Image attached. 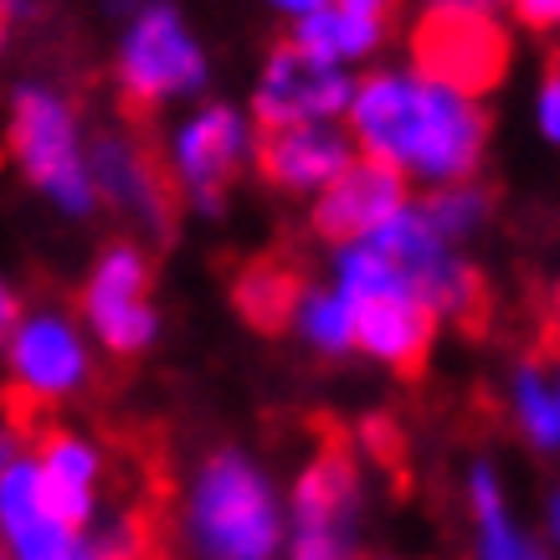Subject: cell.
Segmentation results:
<instances>
[{
  "instance_id": "obj_22",
  "label": "cell",
  "mask_w": 560,
  "mask_h": 560,
  "mask_svg": "<svg viewBox=\"0 0 560 560\" xmlns=\"http://www.w3.org/2000/svg\"><path fill=\"white\" fill-rule=\"evenodd\" d=\"M299 293H304V283H299L289 268H278V262H253V268H242L232 299H237L242 319L257 324V329H289Z\"/></svg>"
},
{
  "instance_id": "obj_5",
  "label": "cell",
  "mask_w": 560,
  "mask_h": 560,
  "mask_svg": "<svg viewBox=\"0 0 560 560\" xmlns=\"http://www.w3.org/2000/svg\"><path fill=\"white\" fill-rule=\"evenodd\" d=\"M262 129L253 108L226 98H201L171 124L165 135V175L175 186V201L196 217H221L226 190L242 180L247 165H257Z\"/></svg>"
},
{
  "instance_id": "obj_8",
  "label": "cell",
  "mask_w": 560,
  "mask_h": 560,
  "mask_svg": "<svg viewBox=\"0 0 560 560\" xmlns=\"http://www.w3.org/2000/svg\"><path fill=\"white\" fill-rule=\"evenodd\" d=\"M154 268L150 253L139 242H108L78 293V314H83L88 335L98 340V350L119 360H135L154 350L160 340V304H154Z\"/></svg>"
},
{
  "instance_id": "obj_14",
  "label": "cell",
  "mask_w": 560,
  "mask_h": 560,
  "mask_svg": "<svg viewBox=\"0 0 560 560\" xmlns=\"http://www.w3.org/2000/svg\"><path fill=\"white\" fill-rule=\"evenodd\" d=\"M360 160L355 139L345 124H293V129H272L262 135L257 150V171L272 190L283 196H324L350 165Z\"/></svg>"
},
{
  "instance_id": "obj_33",
  "label": "cell",
  "mask_w": 560,
  "mask_h": 560,
  "mask_svg": "<svg viewBox=\"0 0 560 560\" xmlns=\"http://www.w3.org/2000/svg\"><path fill=\"white\" fill-rule=\"evenodd\" d=\"M365 560H407V556H365Z\"/></svg>"
},
{
  "instance_id": "obj_31",
  "label": "cell",
  "mask_w": 560,
  "mask_h": 560,
  "mask_svg": "<svg viewBox=\"0 0 560 560\" xmlns=\"http://www.w3.org/2000/svg\"><path fill=\"white\" fill-rule=\"evenodd\" d=\"M550 319H556V329H560V272H556V283H550Z\"/></svg>"
},
{
  "instance_id": "obj_30",
  "label": "cell",
  "mask_w": 560,
  "mask_h": 560,
  "mask_svg": "<svg viewBox=\"0 0 560 560\" xmlns=\"http://www.w3.org/2000/svg\"><path fill=\"white\" fill-rule=\"evenodd\" d=\"M5 21H32V0H5Z\"/></svg>"
},
{
  "instance_id": "obj_2",
  "label": "cell",
  "mask_w": 560,
  "mask_h": 560,
  "mask_svg": "<svg viewBox=\"0 0 560 560\" xmlns=\"http://www.w3.org/2000/svg\"><path fill=\"white\" fill-rule=\"evenodd\" d=\"M175 525L190 560H283L289 489L247 447H211L180 483Z\"/></svg>"
},
{
  "instance_id": "obj_23",
  "label": "cell",
  "mask_w": 560,
  "mask_h": 560,
  "mask_svg": "<svg viewBox=\"0 0 560 560\" xmlns=\"http://www.w3.org/2000/svg\"><path fill=\"white\" fill-rule=\"evenodd\" d=\"M422 201V211L432 217V226H438L447 242H458V247H468V242L489 226V190L478 186V180H458V186H438V190H422L417 196Z\"/></svg>"
},
{
  "instance_id": "obj_24",
  "label": "cell",
  "mask_w": 560,
  "mask_h": 560,
  "mask_svg": "<svg viewBox=\"0 0 560 560\" xmlns=\"http://www.w3.org/2000/svg\"><path fill=\"white\" fill-rule=\"evenodd\" d=\"M93 540H98L103 560H144L150 556V540H144V525L135 514H103L93 525Z\"/></svg>"
},
{
  "instance_id": "obj_18",
  "label": "cell",
  "mask_w": 560,
  "mask_h": 560,
  "mask_svg": "<svg viewBox=\"0 0 560 560\" xmlns=\"http://www.w3.org/2000/svg\"><path fill=\"white\" fill-rule=\"evenodd\" d=\"M350 304H355L360 355L371 360V365L411 375L432 355V340H438L442 319L417 293H375V299H350Z\"/></svg>"
},
{
  "instance_id": "obj_16",
  "label": "cell",
  "mask_w": 560,
  "mask_h": 560,
  "mask_svg": "<svg viewBox=\"0 0 560 560\" xmlns=\"http://www.w3.org/2000/svg\"><path fill=\"white\" fill-rule=\"evenodd\" d=\"M36 474L47 510L72 520V525L93 529L103 520V474H108V453L98 438H88L83 427H47L32 442Z\"/></svg>"
},
{
  "instance_id": "obj_27",
  "label": "cell",
  "mask_w": 560,
  "mask_h": 560,
  "mask_svg": "<svg viewBox=\"0 0 560 560\" xmlns=\"http://www.w3.org/2000/svg\"><path fill=\"white\" fill-rule=\"evenodd\" d=\"M510 11L525 32L560 36V0H510Z\"/></svg>"
},
{
  "instance_id": "obj_32",
  "label": "cell",
  "mask_w": 560,
  "mask_h": 560,
  "mask_svg": "<svg viewBox=\"0 0 560 560\" xmlns=\"http://www.w3.org/2000/svg\"><path fill=\"white\" fill-rule=\"evenodd\" d=\"M355 5H371V11H386L390 16V5H396V0H355Z\"/></svg>"
},
{
  "instance_id": "obj_29",
  "label": "cell",
  "mask_w": 560,
  "mask_h": 560,
  "mask_svg": "<svg viewBox=\"0 0 560 560\" xmlns=\"http://www.w3.org/2000/svg\"><path fill=\"white\" fill-rule=\"evenodd\" d=\"M545 535H550V545H556V556H560V489L545 499Z\"/></svg>"
},
{
  "instance_id": "obj_15",
  "label": "cell",
  "mask_w": 560,
  "mask_h": 560,
  "mask_svg": "<svg viewBox=\"0 0 560 560\" xmlns=\"http://www.w3.org/2000/svg\"><path fill=\"white\" fill-rule=\"evenodd\" d=\"M411 62L438 72L468 93H489L510 68V42L499 21H463V16H422L411 32Z\"/></svg>"
},
{
  "instance_id": "obj_1",
  "label": "cell",
  "mask_w": 560,
  "mask_h": 560,
  "mask_svg": "<svg viewBox=\"0 0 560 560\" xmlns=\"http://www.w3.org/2000/svg\"><path fill=\"white\" fill-rule=\"evenodd\" d=\"M345 129H350L365 160L390 165L411 190L474 180L483 154H489L483 98L438 78V72H427L411 57L360 72Z\"/></svg>"
},
{
  "instance_id": "obj_20",
  "label": "cell",
  "mask_w": 560,
  "mask_h": 560,
  "mask_svg": "<svg viewBox=\"0 0 560 560\" xmlns=\"http://www.w3.org/2000/svg\"><path fill=\"white\" fill-rule=\"evenodd\" d=\"M504 407L525 447L540 458H560V360H514L504 375Z\"/></svg>"
},
{
  "instance_id": "obj_25",
  "label": "cell",
  "mask_w": 560,
  "mask_h": 560,
  "mask_svg": "<svg viewBox=\"0 0 560 560\" xmlns=\"http://www.w3.org/2000/svg\"><path fill=\"white\" fill-rule=\"evenodd\" d=\"M529 119H535V135H540L550 150H560V57L540 72V83H535Z\"/></svg>"
},
{
  "instance_id": "obj_26",
  "label": "cell",
  "mask_w": 560,
  "mask_h": 560,
  "mask_svg": "<svg viewBox=\"0 0 560 560\" xmlns=\"http://www.w3.org/2000/svg\"><path fill=\"white\" fill-rule=\"evenodd\" d=\"M422 16H463V21H499L510 0H417Z\"/></svg>"
},
{
  "instance_id": "obj_10",
  "label": "cell",
  "mask_w": 560,
  "mask_h": 560,
  "mask_svg": "<svg viewBox=\"0 0 560 560\" xmlns=\"http://www.w3.org/2000/svg\"><path fill=\"white\" fill-rule=\"evenodd\" d=\"M0 550L5 560H103L93 529L47 510L36 453L16 438L0 447Z\"/></svg>"
},
{
  "instance_id": "obj_28",
  "label": "cell",
  "mask_w": 560,
  "mask_h": 560,
  "mask_svg": "<svg viewBox=\"0 0 560 560\" xmlns=\"http://www.w3.org/2000/svg\"><path fill=\"white\" fill-rule=\"evenodd\" d=\"M329 0H262V11H272V16H283L293 26V21H304L314 16V11H324Z\"/></svg>"
},
{
  "instance_id": "obj_9",
  "label": "cell",
  "mask_w": 560,
  "mask_h": 560,
  "mask_svg": "<svg viewBox=\"0 0 560 560\" xmlns=\"http://www.w3.org/2000/svg\"><path fill=\"white\" fill-rule=\"evenodd\" d=\"M360 72L345 68H324L308 51H299L293 42L262 57V68L253 78V119L262 135L272 129H293V124H345L350 119V103H355Z\"/></svg>"
},
{
  "instance_id": "obj_4",
  "label": "cell",
  "mask_w": 560,
  "mask_h": 560,
  "mask_svg": "<svg viewBox=\"0 0 560 560\" xmlns=\"http://www.w3.org/2000/svg\"><path fill=\"white\" fill-rule=\"evenodd\" d=\"M119 42H114V88L129 108H171L201 103L211 83V57L196 26L175 0H114Z\"/></svg>"
},
{
  "instance_id": "obj_3",
  "label": "cell",
  "mask_w": 560,
  "mask_h": 560,
  "mask_svg": "<svg viewBox=\"0 0 560 560\" xmlns=\"http://www.w3.org/2000/svg\"><path fill=\"white\" fill-rule=\"evenodd\" d=\"M5 144L21 180L68 221H88L103 206L98 175H93V139L62 88L16 83L5 108Z\"/></svg>"
},
{
  "instance_id": "obj_11",
  "label": "cell",
  "mask_w": 560,
  "mask_h": 560,
  "mask_svg": "<svg viewBox=\"0 0 560 560\" xmlns=\"http://www.w3.org/2000/svg\"><path fill=\"white\" fill-rule=\"evenodd\" d=\"M365 242H375L386 257H396V268L407 272L411 289L432 304L438 319H468L478 308V293H483L478 289V268L468 262V253H463L458 242H447L438 226H432L422 201L401 206V211Z\"/></svg>"
},
{
  "instance_id": "obj_17",
  "label": "cell",
  "mask_w": 560,
  "mask_h": 560,
  "mask_svg": "<svg viewBox=\"0 0 560 560\" xmlns=\"http://www.w3.org/2000/svg\"><path fill=\"white\" fill-rule=\"evenodd\" d=\"M463 510H468V560H560L550 545L514 514L510 483L489 458H474L463 474Z\"/></svg>"
},
{
  "instance_id": "obj_21",
  "label": "cell",
  "mask_w": 560,
  "mask_h": 560,
  "mask_svg": "<svg viewBox=\"0 0 560 560\" xmlns=\"http://www.w3.org/2000/svg\"><path fill=\"white\" fill-rule=\"evenodd\" d=\"M289 335L304 345L308 355L319 360H345L360 355V335H355V304L345 299L329 278L324 283H304L299 304H293Z\"/></svg>"
},
{
  "instance_id": "obj_7",
  "label": "cell",
  "mask_w": 560,
  "mask_h": 560,
  "mask_svg": "<svg viewBox=\"0 0 560 560\" xmlns=\"http://www.w3.org/2000/svg\"><path fill=\"white\" fill-rule=\"evenodd\" d=\"M98 340L88 335L83 314L57 304L26 308L16 324L0 329V360H5V386L26 407H68L93 386V360Z\"/></svg>"
},
{
  "instance_id": "obj_12",
  "label": "cell",
  "mask_w": 560,
  "mask_h": 560,
  "mask_svg": "<svg viewBox=\"0 0 560 560\" xmlns=\"http://www.w3.org/2000/svg\"><path fill=\"white\" fill-rule=\"evenodd\" d=\"M93 175H98L103 206H114L124 221H135L144 237H165L175 221V186L165 160H154L129 129H98L93 135Z\"/></svg>"
},
{
  "instance_id": "obj_6",
  "label": "cell",
  "mask_w": 560,
  "mask_h": 560,
  "mask_svg": "<svg viewBox=\"0 0 560 560\" xmlns=\"http://www.w3.org/2000/svg\"><path fill=\"white\" fill-rule=\"evenodd\" d=\"M283 560H365V474L350 447H319L293 474Z\"/></svg>"
},
{
  "instance_id": "obj_19",
  "label": "cell",
  "mask_w": 560,
  "mask_h": 560,
  "mask_svg": "<svg viewBox=\"0 0 560 560\" xmlns=\"http://www.w3.org/2000/svg\"><path fill=\"white\" fill-rule=\"evenodd\" d=\"M386 26H390L386 11H371V5H355V0H329L324 11L293 21L289 42L299 51H308L314 62H324V68L355 72L386 47Z\"/></svg>"
},
{
  "instance_id": "obj_13",
  "label": "cell",
  "mask_w": 560,
  "mask_h": 560,
  "mask_svg": "<svg viewBox=\"0 0 560 560\" xmlns=\"http://www.w3.org/2000/svg\"><path fill=\"white\" fill-rule=\"evenodd\" d=\"M411 201H417V190H411L401 175L390 171V165H381V160H365V154H360L335 186L308 201V226H314V237H324L329 247H345V242L375 237V232Z\"/></svg>"
}]
</instances>
